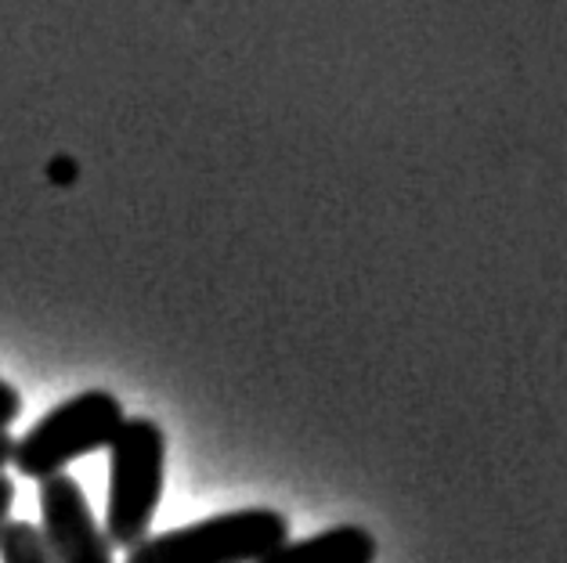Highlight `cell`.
<instances>
[{"label":"cell","instance_id":"obj_1","mask_svg":"<svg viewBox=\"0 0 567 563\" xmlns=\"http://www.w3.org/2000/svg\"><path fill=\"white\" fill-rule=\"evenodd\" d=\"M163 477H167V437L159 423L145 416L123 419L109 445V502L102 528L109 545L131 553L148 539L152 517L163 499Z\"/></svg>","mask_w":567,"mask_h":563},{"label":"cell","instance_id":"obj_2","mask_svg":"<svg viewBox=\"0 0 567 563\" xmlns=\"http://www.w3.org/2000/svg\"><path fill=\"white\" fill-rule=\"evenodd\" d=\"M282 542H289V520L279 510L254 505L148 534L123 563H257Z\"/></svg>","mask_w":567,"mask_h":563},{"label":"cell","instance_id":"obj_3","mask_svg":"<svg viewBox=\"0 0 567 563\" xmlns=\"http://www.w3.org/2000/svg\"><path fill=\"white\" fill-rule=\"evenodd\" d=\"M123 405L109 390H84L69 397L59 408H51L44 419H37L22 437H16L11 462L22 477L44 480L62 473L69 462L102 451L113 445L123 427Z\"/></svg>","mask_w":567,"mask_h":563},{"label":"cell","instance_id":"obj_4","mask_svg":"<svg viewBox=\"0 0 567 563\" xmlns=\"http://www.w3.org/2000/svg\"><path fill=\"white\" fill-rule=\"evenodd\" d=\"M40 539L51 563H113V545L94 520V510L69 473L40 480Z\"/></svg>","mask_w":567,"mask_h":563},{"label":"cell","instance_id":"obj_5","mask_svg":"<svg viewBox=\"0 0 567 563\" xmlns=\"http://www.w3.org/2000/svg\"><path fill=\"white\" fill-rule=\"evenodd\" d=\"M257 563H377V539L369 528L340 524L318 531L311 539L282 542Z\"/></svg>","mask_w":567,"mask_h":563},{"label":"cell","instance_id":"obj_6","mask_svg":"<svg viewBox=\"0 0 567 563\" xmlns=\"http://www.w3.org/2000/svg\"><path fill=\"white\" fill-rule=\"evenodd\" d=\"M0 563H51L40 528L30 520H8L0 531Z\"/></svg>","mask_w":567,"mask_h":563},{"label":"cell","instance_id":"obj_7","mask_svg":"<svg viewBox=\"0 0 567 563\" xmlns=\"http://www.w3.org/2000/svg\"><path fill=\"white\" fill-rule=\"evenodd\" d=\"M19 416H22V394L11 383L0 379V430H8Z\"/></svg>","mask_w":567,"mask_h":563},{"label":"cell","instance_id":"obj_8","mask_svg":"<svg viewBox=\"0 0 567 563\" xmlns=\"http://www.w3.org/2000/svg\"><path fill=\"white\" fill-rule=\"evenodd\" d=\"M11 505H16V480L8 473H0V531L11 520Z\"/></svg>","mask_w":567,"mask_h":563},{"label":"cell","instance_id":"obj_9","mask_svg":"<svg viewBox=\"0 0 567 563\" xmlns=\"http://www.w3.org/2000/svg\"><path fill=\"white\" fill-rule=\"evenodd\" d=\"M11 451H16V437L8 430H0V473H4V466L11 462Z\"/></svg>","mask_w":567,"mask_h":563},{"label":"cell","instance_id":"obj_10","mask_svg":"<svg viewBox=\"0 0 567 563\" xmlns=\"http://www.w3.org/2000/svg\"><path fill=\"white\" fill-rule=\"evenodd\" d=\"M54 177H62V181H65V177H73V170H69V163H54V170H51Z\"/></svg>","mask_w":567,"mask_h":563}]
</instances>
